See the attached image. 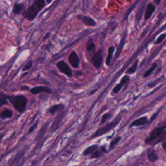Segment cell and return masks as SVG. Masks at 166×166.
Wrapping results in <instances>:
<instances>
[{
	"label": "cell",
	"instance_id": "cell-6",
	"mask_svg": "<svg viewBox=\"0 0 166 166\" xmlns=\"http://www.w3.org/2000/svg\"><path fill=\"white\" fill-rule=\"evenodd\" d=\"M57 66L60 72L68 77L72 76V71L66 62L64 61H60L57 64Z\"/></svg>",
	"mask_w": 166,
	"mask_h": 166
},
{
	"label": "cell",
	"instance_id": "cell-18",
	"mask_svg": "<svg viewBox=\"0 0 166 166\" xmlns=\"http://www.w3.org/2000/svg\"><path fill=\"white\" fill-rule=\"evenodd\" d=\"M97 145H91V146L88 147L87 149H86L84 152H83V155L84 156H87L88 155H90V154H92L94 152L96 151V149H97Z\"/></svg>",
	"mask_w": 166,
	"mask_h": 166
},
{
	"label": "cell",
	"instance_id": "cell-21",
	"mask_svg": "<svg viewBox=\"0 0 166 166\" xmlns=\"http://www.w3.org/2000/svg\"><path fill=\"white\" fill-rule=\"evenodd\" d=\"M157 67V64L156 63H155V64H153V66L151 67V68H149V70H148L146 72H145V73L144 74V77H147L148 76H149L151 73H152L154 71H155V70L156 69Z\"/></svg>",
	"mask_w": 166,
	"mask_h": 166
},
{
	"label": "cell",
	"instance_id": "cell-10",
	"mask_svg": "<svg viewBox=\"0 0 166 166\" xmlns=\"http://www.w3.org/2000/svg\"><path fill=\"white\" fill-rule=\"evenodd\" d=\"M155 6L153 4H148L146 11H145V20H147L151 18V17L152 16L153 14L155 13Z\"/></svg>",
	"mask_w": 166,
	"mask_h": 166
},
{
	"label": "cell",
	"instance_id": "cell-1",
	"mask_svg": "<svg viewBox=\"0 0 166 166\" xmlns=\"http://www.w3.org/2000/svg\"><path fill=\"white\" fill-rule=\"evenodd\" d=\"M46 0H34L32 4L23 13V16L29 21H33L45 7Z\"/></svg>",
	"mask_w": 166,
	"mask_h": 166
},
{
	"label": "cell",
	"instance_id": "cell-2",
	"mask_svg": "<svg viewBox=\"0 0 166 166\" xmlns=\"http://www.w3.org/2000/svg\"><path fill=\"white\" fill-rule=\"evenodd\" d=\"M8 99L13 104L14 108L20 113H23L24 112L27 105V99L23 95H17L15 96H9Z\"/></svg>",
	"mask_w": 166,
	"mask_h": 166
},
{
	"label": "cell",
	"instance_id": "cell-12",
	"mask_svg": "<svg viewBox=\"0 0 166 166\" xmlns=\"http://www.w3.org/2000/svg\"><path fill=\"white\" fill-rule=\"evenodd\" d=\"M125 40H126V37L123 36V37L121 38V40L120 41V43L119 44V46H118L117 49V52L115 53V59L116 60L121 55V52H122V50L123 49V47L124 46V44H125Z\"/></svg>",
	"mask_w": 166,
	"mask_h": 166
},
{
	"label": "cell",
	"instance_id": "cell-26",
	"mask_svg": "<svg viewBox=\"0 0 166 166\" xmlns=\"http://www.w3.org/2000/svg\"><path fill=\"white\" fill-rule=\"evenodd\" d=\"M129 79H130V78H129V77L128 75H124L122 78V79H121L120 83L122 85H123V84H125V83L128 82L129 81Z\"/></svg>",
	"mask_w": 166,
	"mask_h": 166
},
{
	"label": "cell",
	"instance_id": "cell-24",
	"mask_svg": "<svg viewBox=\"0 0 166 166\" xmlns=\"http://www.w3.org/2000/svg\"><path fill=\"white\" fill-rule=\"evenodd\" d=\"M120 140H121V137H117L116 138H115L113 141H112L110 145V149H114V147L118 143V142L120 141Z\"/></svg>",
	"mask_w": 166,
	"mask_h": 166
},
{
	"label": "cell",
	"instance_id": "cell-30",
	"mask_svg": "<svg viewBox=\"0 0 166 166\" xmlns=\"http://www.w3.org/2000/svg\"><path fill=\"white\" fill-rule=\"evenodd\" d=\"M101 155V153L100 151H96V152H94V153H92V155H91V158H98Z\"/></svg>",
	"mask_w": 166,
	"mask_h": 166
},
{
	"label": "cell",
	"instance_id": "cell-3",
	"mask_svg": "<svg viewBox=\"0 0 166 166\" xmlns=\"http://www.w3.org/2000/svg\"><path fill=\"white\" fill-rule=\"evenodd\" d=\"M120 120H121V117L115 118V119L112 121V122L106 124L105 126H104L101 127V129L97 130V131L95 132L92 136H91V138L99 137V136H101L106 134V132H109L110 130H111L112 129H113L114 127H116L117 124H119Z\"/></svg>",
	"mask_w": 166,
	"mask_h": 166
},
{
	"label": "cell",
	"instance_id": "cell-22",
	"mask_svg": "<svg viewBox=\"0 0 166 166\" xmlns=\"http://www.w3.org/2000/svg\"><path fill=\"white\" fill-rule=\"evenodd\" d=\"M166 37V32L165 33H163L161 35H160V36L157 38L156 42H155V44H161L163 40H164Z\"/></svg>",
	"mask_w": 166,
	"mask_h": 166
},
{
	"label": "cell",
	"instance_id": "cell-29",
	"mask_svg": "<svg viewBox=\"0 0 166 166\" xmlns=\"http://www.w3.org/2000/svg\"><path fill=\"white\" fill-rule=\"evenodd\" d=\"M38 121H37L36 123H35L33 125H32L30 129H29V131H28V133L29 134H30V133H31V132H32L34 131V130L36 129V128H37V127L38 126Z\"/></svg>",
	"mask_w": 166,
	"mask_h": 166
},
{
	"label": "cell",
	"instance_id": "cell-23",
	"mask_svg": "<svg viewBox=\"0 0 166 166\" xmlns=\"http://www.w3.org/2000/svg\"><path fill=\"white\" fill-rule=\"evenodd\" d=\"M32 64H33V62H32V60H29L27 63L25 65V66L23 68V69H22L23 72H26V71H28L29 70H30L31 67L32 66Z\"/></svg>",
	"mask_w": 166,
	"mask_h": 166
},
{
	"label": "cell",
	"instance_id": "cell-32",
	"mask_svg": "<svg viewBox=\"0 0 166 166\" xmlns=\"http://www.w3.org/2000/svg\"><path fill=\"white\" fill-rule=\"evenodd\" d=\"M154 1H155V2L156 3V4L158 5L160 4V2H161L162 0H154Z\"/></svg>",
	"mask_w": 166,
	"mask_h": 166
},
{
	"label": "cell",
	"instance_id": "cell-15",
	"mask_svg": "<svg viewBox=\"0 0 166 166\" xmlns=\"http://www.w3.org/2000/svg\"><path fill=\"white\" fill-rule=\"evenodd\" d=\"M114 51H115V48L113 46L110 47L108 48V55H107V57H106V64L107 65V66H109V65L110 64L112 58V56H113Z\"/></svg>",
	"mask_w": 166,
	"mask_h": 166
},
{
	"label": "cell",
	"instance_id": "cell-14",
	"mask_svg": "<svg viewBox=\"0 0 166 166\" xmlns=\"http://www.w3.org/2000/svg\"><path fill=\"white\" fill-rule=\"evenodd\" d=\"M147 122V118L146 117H142L141 118H139V119L135 120L134 121H133L132 123L130 125L131 127H134V126H141L143 125L145 123Z\"/></svg>",
	"mask_w": 166,
	"mask_h": 166
},
{
	"label": "cell",
	"instance_id": "cell-20",
	"mask_svg": "<svg viewBox=\"0 0 166 166\" xmlns=\"http://www.w3.org/2000/svg\"><path fill=\"white\" fill-rule=\"evenodd\" d=\"M148 158L149 159L151 162H155L158 159V156H157L155 151H153L148 153Z\"/></svg>",
	"mask_w": 166,
	"mask_h": 166
},
{
	"label": "cell",
	"instance_id": "cell-4",
	"mask_svg": "<svg viewBox=\"0 0 166 166\" xmlns=\"http://www.w3.org/2000/svg\"><path fill=\"white\" fill-rule=\"evenodd\" d=\"M165 127H166V124H165V125L162 126V127H156V128L154 129L153 131L151 132L149 137L147 138V140H145L146 143L148 144V143H152L153 141H155L156 139L158 138L159 136L162 134V132H164V130H165Z\"/></svg>",
	"mask_w": 166,
	"mask_h": 166
},
{
	"label": "cell",
	"instance_id": "cell-7",
	"mask_svg": "<svg viewBox=\"0 0 166 166\" xmlns=\"http://www.w3.org/2000/svg\"><path fill=\"white\" fill-rule=\"evenodd\" d=\"M30 92L32 94H38L40 93H46V94H51L52 91L51 89L47 87H43V86H39V87H36L32 88L30 90Z\"/></svg>",
	"mask_w": 166,
	"mask_h": 166
},
{
	"label": "cell",
	"instance_id": "cell-31",
	"mask_svg": "<svg viewBox=\"0 0 166 166\" xmlns=\"http://www.w3.org/2000/svg\"><path fill=\"white\" fill-rule=\"evenodd\" d=\"M162 146H163V148H164V149L165 150V151L166 152V141L163 142Z\"/></svg>",
	"mask_w": 166,
	"mask_h": 166
},
{
	"label": "cell",
	"instance_id": "cell-33",
	"mask_svg": "<svg viewBox=\"0 0 166 166\" xmlns=\"http://www.w3.org/2000/svg\"><path fill=\"white\" fill-rule=\"evenodd\" d=\"M49 35H50V33H47V34H46L45 37H44V40H46V38H48V37H49Z\"/></svg>",
	"mask_w": 166,
	"mask_h": 166
},
{
	"label": "cell",
	"instance_id": "cell-5",
	"mask_svg": "<svg viewBox=\"0 0 166 166\" xmlns=\"http://www.w3.org/2000/svg\"><path fill=\"white\" fill-rule=\"evenodd\" d=\"M103 60V50L99 49L98 51H97L91 59V62L95 68L98 69L101 66L102 62Z\"/></svg>",
	"mask_w": 166,
	"mask_h": 166
},
{
	"label": "cell",
	"instance_id": "cell-11",
	"mask_svg": "<svg viewBox=\"0 0 166 166\" xmlns=\"http://www.w3.org/2000/svg\"><path fill=\"white\" fill-rule=\"evenodd\" d=\"M25 11V7L23 4H16L14 5L13 8V13L18 15V14H23Z\"/></svg>",
	"mask_w": 166,
	"mask_h": 166
},
{
	"label": "cell",
	"instance_id": "cell-9",
	"mask_svg": "<svg viewBox=\"0 0 166 166\" xmlns=\"http://www.w3.org/2000/svg\"><path fill=\"white\" fill-rule=\"evenodd\" d=\"M77 18L80 20L81 22L84 23V24L91 26V27H94L96 25V22L93 18L89 17V16H82V15H78Z\"/></svg>",
	"mask_w": 166,
	"mask_h": 166
},
{
	"label": "cell",
	"instance_id": "cell-17",
	"mask_svg": "<svg viewBox=\"0 0 166 166\" xmlns=\"http://www.w3.org/2000/svg\"><path fill=\"white\" fill-rule=\"evenodd\" d=\"M8 97L9 96L4 94L0 91V107L4 105H7L8 103Z\"/></svg>",
	"mask_w": 166,
	"mask_h": 166
},
{
	"label": "cell",
	"instance_id": "cell-16",
	"mask_svg": "<svg viewBox=\"0 0 166 166\" xmlns=\"http://www.w3.org/2000/svg\"><path fill=\"white\" fill-rule=\"evenodd\" d=\"M62 109H64V105H53L49 109V112L51 114H55L56 112H57L58 111H60V110H62Z\"/></svg>",
	"mask_w": 166,
	"mask_h": 166
},
{
	"label": "cell",
	"instance_id": "cell-25",
	"mask_svg": "<svg viewBox=\"0 0 166 166\" xmlns=\"http://www.w3.org/2000/svg\"><path fill=\"white\" fill-rule=\"evenodd\" d=\"M111 117V114L110 113H106L105 114H104L102 117L101 119V123H104L106 121V120H108V119H110Z\"/></svg>",
	"mask_w": 166,
	"mask_h": 166
},
{
	"label": "cell",
	"instance_id": "cell-19",
	"mask_svg": "<svg viewBox=\"0 0 166 166\" xmlns=\"http://www.w3.org/2000/svg\"><path fill=\"white\" fill-rule=\"evenodd\" d=\"M138 65V60L136 61L135 63L132 65V66L130 67L129 70H127L126 73H127V74H132V73H134L136 72V70H137Z\"/></svg>",
	"mask_w": 166,
	"mask_h": 166
},
{
	"label": "cell",
	"instance_id": "cell-35",
	"mask_svg": "<svg viewBox=\"0 0 166 166\" xmlns=\"http://www.w3.org/2000/svg\"><path fill=\"white\" fill-rule=\"evenodd\" d=\"M101 149L103 151H104V152H106V151L104 149V147H101Z\"/></svg>",
	"mask_w": 166,
	"mask_h": 166
},
{
	"label": "cell",
	"instance_id": "cell-8",
	"mask_svg": "<svg viewBox=\"0 0 166 166\" xmlns=\"http://www.w3.org/2000/svg\"><path fill=\"white\" fill-rule=\"evenodd\" d=\"M68 61H69L71 66L75 68H77L79 66V58L77 54L75 51H72L68 57Z\"/></svg>",
	"mask_w": 166,
	"mask_h": 166
},
{
	"label": "cell",
	"instance_id": "cell-36",
	"mask_svg": "<svg viewBox=\"0 0 166 166\" xmlns=\"http://www.w3.org/2000/svg\"><path fill=\"white\" fill-rule=\"evenodd\" d=\"M165 137H166V132H165Z\"/></svg>",
	"mask_w": 166,
	"mask_h": 166
},
{
	"label": "cell",
	"instance_id": "cell-13",
	"mask_svg": "<svg viewBox=\"0 0 166 166\" xmlns=\"http://www.w3.org/2000/svg\"><path fill=\"white\" fill-rule=\"evenodd\" d=\"M13 115V112L10 109H6L0 113V118L2 120H6L11 118Z\"/></svg>",
	"mask_w": 166,
	"mask_h": 166
},
{
	"label": "cell",
	"instance_id": "cell-34",
	"mask_svg": "<svg viewBox=\"0 0 166 166\" xmlns=\"http://www.w3.org/2000/svg\"><path fill=\"white\" fill-rule=\"evenodd\" d=\"M46 1H47V4H50V3H51V1H53V0H46Z\"/></svg>",
	"mask_w": 166,
	"mask_h": 166
},
{
	"label": "cell",
	"instance_id": "cell-27",
	"mask_svg": "<svg viewBox=\"0 0 166 166\" xmlns=\"http://www.w3.org/2000/svg\"><path fill=\"white\" fill-rule=\"evenodd\" d=\"M95 49V44L94 43H90L87 46V50L88 51H91Z\"/></svg>",
	"mask_w": 166,
	"mask_h": 166
},
{
	"label": "cell",
	"instance_id": "cell-28",
	"mask_svg": "<svg viewBox=\"0 0 166 166\" xmlns=\"http://www.w3.org/2000/svg\"><path fill=\"white\" fill-rule=\"evenodd\" d=\"M123 87V85L121 84H119L118 85H117L116 87H115L114 88V90H113V91L114 93H118L119 91H120V90L121 89V88H122Z\"/></svg>",
	"mask_w": 166,
	"mask_h": 166
}]
</instances>
